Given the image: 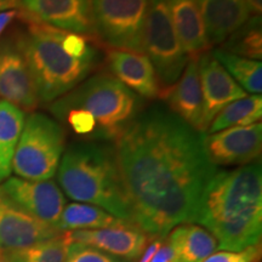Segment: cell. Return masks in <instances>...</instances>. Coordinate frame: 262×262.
I'll return each mask as SVG.
<instances>
[{
  "instance_id": "d6986e66",
  "label": "cell",
  "mask_w": 262,
  "mask_h": 262,
  "mask_svg": "<svg viewBox=\"0 0 262 262\" xmlns=\"http://www.w3.org/2000/svg\"><path fill=\"white\" fill-rule=\"evenodd\" d=\"M170 17L183 50L189 58H198L209 51L204 22L196 0H166Z\"/></svg>"
},
{
  "instance_id": "5bb4252c",
  "label": "cell",
  "mask_w": 262,
  "mask_h": 262,
  "mask_svg": "<svg viewBox=\"0 0 262 262\" xmlns=\"http://www.w3.org/2000/svg\"><path fill=\"white\" fill-rule=\"evenodd\" d=\"M72 242L86 244L125 262L139 260L152 239L135 224L125 222L114 227L68 232Z\"/></svg>"
},
{
  "instance_id": "f546056e",
  "label": "cell",
  "mask_w": 262,
  "mask_h": 262,
  "mask_svg": "<svg viewBox=\"0 0 262 262\" xmlns=\"http://www.w3.org/2000/svg\"><path fill=\"white\" fill-rule=\"evenodd\" d=\"M149 262H173L172 250L168 244V242H162L158 250L156 251V254L153 255V257L150 258Z\"/></svg>"
},
{
  "instance_id": "4dcf8cb0",
  "label": "cell",
  "mask_w": 262,
  "mask_h": 262,
  "mask_svg": "<svg viewBox=\"0 0 262 262\" xmlns=\"http://www.w3.org/2000/svg\"><path fill=\"white\" fill-rule=\"evenodd\" d=\"M19 16V11L17 10H6V11L0 12V37L4 33L6 28L9 27V25L14 21L15 18H17Z\"/></svg>"
},
{
  "instance_id": "4fadbf2b",
  "label": "cell",
  "mask_w": 262,
  "mask_h": 262,
  "mask_svg": "<svg viewBox=\"0 0 262 262\" xmlns=\"http://www.w3.org/2000/svg\"><path fill=\"white\" fill-rule=\"evenodd\" d=\"M198 64L203 100L199 131L204 134L222 108L235 100L245 97L247 93L212 56L211 51L203 54L198 58Z\"/></svg>"
},
{
  "instance_id": "d6a6232c",
  "label": "cell",
  "mask_w": 262,
  "mask_h": 262,
  "mask_svg": "<svg viewBox=\"0 0 262 262\" xmlns=\"http://www.w3.org/2000/svg\"><path fill=\"white\" fill-rule=\"evenodd\" d=\"M249 9L253 16H261L262 0H247Z\"/></svg>"
},
{
  "instance_id": "cb8c5ba5",
  "label": "cell",
  "mask_w": 262,
  "mask_h": 262,
  "mask_svg": "<svg viewBox=\"0 0 262 262\" xmlns=\"http://www.w3.org/2000/svg\"><path fill=\"white\" fill-rule=\"evenodd\" d=\"M71 243L68 232H62L28 247L4 251L3 255L9 262H64Z\"/></svg>"
},
{
  "instance_id": "f1b7e54d",
  "label": "cell",
  "mask_w": 262,
  "mask_h": 262,
  "mask_svg": "<svg viewBox=\"0 0 262 262\" xmlns=\"http://www.w3.org/2000/svg\"><path fill=\"white\" fill-rule=\"evenodd\" d=\"M12 157L14 152L0 148V182L10 178L12 171Z\"/></svg>"
},
{
  "instance_id": "8992f818",
  "label": "cell",
  "mask_w": 262,
  "mask_h": 262,
  "mask_svg": "<svg viewBox=\"0 0 262 262\" xmlns=\"http://www.w3.org/2000/svg\"><path fill=\"white\" fill-rule=\"evenodd\" d=\"M64 149V131L47 114L32 113L15 147L12 171L17 178L45 181L56 175Z\"/></svg>"
},
{
  "instance_id": "484cf974",
  "label": "cell",
  "mask_w": 262,
  "mask_h": 262,
  "mask_svg": "<svg viewBox=\"0 0 262 262\" xmlns=\"http://www.w3.org/2000/svg\"><path fill=\"white\" fill-rule=\"evenodd\" d=\"M24 125V111L6 101H0V148L15 152Z\"/></svg>"
},
{
  "instance_id": "83f0119b",
  "label": "cell",
  "mask_w": 262,
  "mask_h": 262,
  "mask_svg": "<svg viewBox=\"0 0 262 262\" xmlns=\"http://www.w3.org/2000/svg\"><path fill=\"white\" fill-rule=\"evenodd\" d=\"M261 243L241 251H215L203 262H260Z\"/></svg>"
},
{
  "instance_id": "7402d4cb",
  "label": "cell",
  "mask_w": 262,
  "mask_h": 262,
  "mask_svg": "<svg viewBox=\"0 0 262 262\" xmlns=\"http://www.w3.org/2000/svg\"><path fill=\"white\" fill-rule=\"evenodd\" d=\"M262 117L261 95H253L239 98L225 106L214 118L206 133L214 134L217 131L233 126H248L260 123Z\"/></svg>"
},
{
  "instance_id": "4316f807",
  "label": "cell",
  "mask_w": 262,
  "mask_h": 262,
  "mask_svg": "<svg viewBox=\"0 0 262 262\" xmlns=\"http://www.w3.org/2000/svg\"><path fill=\"white\" fill-rule=\"evenodd\" d=\"M64 262H125L90 245L72 242Z\"/></svg>"
},
{
  "instance_id": "52a82bcc",
  "label": "cell",
  "mask_w": 262,
  "mask_h": 262,
  "mask_svg": "<svg viewBox=\"0 0 262 262\" xmlns=\"http://www.w3.org/2000/svg\"><path fill=\"white\" fill-rule=\"evenodd\" d=\"M145 54L156 71L163 98L181 77L189 60L173 28L168 2L149 0L145 26Z\"/></svg>"
},
{
  "instance_id": "1f68e13d",
  "label": "cell",
  "mask_w": 262,
  "mask_h": 262,
  "mask_svg": "<svg viewBox=\"0 0 262 262\" xmlns=\"http://www.w3.org/2000/svg\"><path fill=\"white\" fill-rule=\"evenodd\" d=\"M21 9V0H0V12Z\"/></svg>"
},
{
  "instance_id": "e575fe53",
  "label": "cell",
  "mask_w": 262,
  "mask_h": 262,
  "mask_svg": "<svg viewBox=\"0 0 262 262\" xmlns=\"http://www.w3.org/2000/svg\"><path fill=\"white\" fill-rule=\"evenodd\" d=\"M3 256V250H2V249H0V257H2Z\"/></svg>"
},
{
  "instance_id": "2e32d148",
  "label": "cell",
  "mask_w": 262,
  "mask_h": 262,
  "mask_svg": "<svg viewBox=\"0 0 262 262\" xmlns=\"http://www.w3.org/2000/svg\"><path fill=\"white\" fill-rule=\"evenodd\" d=\"M106 64L112 77L125 85L137 96L149 100L159 97L160 86L156 71L146 54L108 49Z\"/></svg>"
},
{
  "instance_id": "ac0fdd59",
  "label": "cell",
  "mask_w": 262,
  "mask_h": 262,
  "mask_svg": "<svg viewBox=\"0 0 262 262\" xmlns=\"http://www.w3.org/2000/svg\"><path fill=\"white\" fill-rule=\"evenodd\" d=\"M198 58H189L181 77L163 97L170 112L196 131L201 129L203 108Z\"/></svg>"
},
{
  "instance_id": "7a4b0ae2",
  "label": "cell",
  "mask_w": 262,
  "mask_h": 262,
  "mask_svg": "<svg viewBox=\"0 0 262 262\" xmlns=\"http://www.w3.org/2000/svg\"><path fill=\"white\" fill-rule=\"evenodd\" d=\"M194 224L214 235L219 250L241 251L261 243V163L216 171L203 192Z\"/></svg>"
},
{
  "instance_id": "603a6c76",
  "label": "cell",
  "mask_w": 262,
  "mask_h": 262,
  "mask_svg": "<svg viewBox=\"0 0 262 262\" xmlns=\"http://www.w3.org/2000/svg\"><path fill=\"white\" fill-rule=\"evenodd\" d=\"M212 56L245 93L260 95L262 91V63L232 54L224 49H215Z\"/></svg>"
},
{
  "instance_id": "277c9868",
  "label": "cell",
  "mask_w": 262,
  "mask_h": 262,
  "mask_svg": "<svg viewBox=\"0 0 262 262\" xmlns=\"http://www.w3.org/2000/svg\"><path fill=\"white\" fill-rule=\"evenodd\" d=\"M26 29L17 37L22 54L31 72L39 102L50 103L64 96L86 79L98 63L97 56L75 58L62 48L63 32L21 10Z\"/></svg>"
},
{
  "instance_id": "8fae6325",
  "label": "cell",
  "mask_w": 262,
  "mask_h": 262,
  "mask_svg": "<svg viewBox=\"0 0 262 262\" xmlns=\"http://www.w3.org/2000/svg\"><path fill=\"white\" fill-rule=\"evenodd\" d=\"M21 10L41 24L97 41L91 0H21Z\"/></svg>"
},
{
  "instance_id": "9c48e42d",
  "label": "cell",
  "mask_w": 262,
  "mask_h": 262,
  "mask_svg": "<svg viewBox=\"0 0 262 262\" xmlns=\"http://www.w3.org/2000/svg\"><path fill=\"white\" fill-rule=\"evenodd\" d=\"M203 147L214 166H243L257 162L262 150V124L233 126L203 136Z\"/></svg>"
},
{
  "instance_id": "30bf717a",
  "label": "cell",
  "mask_w": 262,
  "mask_h": 262,
  "mask_svg": "<svg viewBox=\"0 0 262 262\" xmlns=\"http://www.w3.org/2000/svg\"><path fill=\"white\" fill-rule=\"evenodd\" d=\"M0 189L27 214L57 228L66 206V198L56 183L50 180L32 181L16 176L6 179Z\"/></svg>"
},
{
  "instance_id": "e0dca14e",
  "label": "cell",
  "mask_w": 262,
  "mask_h": 262,
  "mask_svg": "<svg viewBox=\"0 0 262 262\" xmlns=\"http://www.w3.org/2000/svg\"><path fill=\"white\" fill-rule=\"evenodd\" d=\"M210 47L222 44L251 17L247 0H196Z\"/></svg>"
},
{
  "instance_id": "6da1fadb",
  "label": "cell",
  "mask_w": 262,
  "mask_h": 262,
  "mask_svg": "<svg viewBox=\"0 0 262 262\" xmlns=\"http://www.w3.org/2000/svg\"><path fill=\"white\" fill-rule=\"evenodd\" d=\"M203 136L168 108L140 112L114 141L134 224L153 238L194 224L203 192L217 171Z\"/></svg>"
},
{
  "instance_id": "5b68a950",
  "label": "cell",
  "mask_w": 262,
  "mask_h": 262,
  "mask_svg": "<svg viewBox=\"0 0 262 262\" xmlns=\"http://www.w3.org/2000/svg\"><path fill=\"white\" fill-rule=\"evenodd\" d=\"M140 97L112 75L96 74L57 98L52 114L71 108L89 113L96 123L93 141H116L139 116Z\"/></svg>"
},
{
  "instance_id": "ffe728a7",
  "label": "cell",
  "mask_w": 262,
  "mask_h": 262,
  "mask_svg": "<svg viewBox=\"0 0 262 262\" xmlns=\"http://www.w3.org/2000/svg\"><path fill=\"white\" fill-rule=\"evenodd\" d=\"M173 262H203L217 250V241L201 225L182 224L173 227L166 239Z\"/></svg>"
},
{
  "instance_id": "3957f363",
  "label": "cell",
  "mask_w": 262,
  "mask_h": 262,
  "mask_svg": "<svg viewBox=\"0 0 262 262\" xmlns=\"http://www.w3.org/2000/svg\"><path fill=\"white\" fill-rule=\"evenodd\" d=\"M56 173L61 191L68 198L96 205L134 224L113 146L90 140L72 143L62 156Z\"/></svg>"
},
{
  "instance_id": "44dd1931",
  "label": "cell",
  "mask_w": 262,
  "mask_h": 262,
  "mask_svg": "<svg viewBox=\"0 0 262 262\" xmlns=\"http://www.w3.org/2000/svg\"><path fill=\"white\" fill-rule=\"evenodd\" d=\"M125 222L96 205L71 203L63 208L57 228L61 232L86 231L114 227Z\"/></svg>"
},
{
  "instance_id": "836d02e7",
  "label": "cell",
  "mask_w": 262,
  "mask_h": 262,
  "mask_svg": "<svg viewBox=\"0 0 262 262\" xmlns=\"http://www.w3.org/2000/svg\"><path fill=\"white\" fill-rule=\"evenodd\" d=\"M0 262H9L8 260H6V258L4 257V255H3L2 257H0Z\"/></svg>"
},
{
  "instance_id": "d4e9b609",
  "label": "cell",
  "mask_w": 262,
  "mask_h": 262,
  "mask_svg": "<svg viewBox=\"0 0 262 262\" xmlns=\"http://www.w3.org/2000/svg\"><path fill=\"white\" fill-rule=\"evenodd\" d=\"M221 49L238 56L260 61L262 58L261 16H251L222 42Z\"/></svg>"
},
{
  "instance_id": "9a60e30c",
  "label": "cell",
  "mask_w": 262,
  "mask_h": 262,
  "mask_svg": "<svg viewBox=\"0 0 262 262\" xmlns=\"http://www.w3.org/2000/svg\"><path fill=\"white\" fill-rule=\"evenodd\" d=\"M62 233L57 228L37 220L10 201L0 189V249L17 250Z\"/></svg>"
},
{
  "instance_id": "7c38bea8",
  "label": "cell",
  "mask_w": 262,
  "mask_h": 262,
  "mask_svg": "<svg viewBox=\"0 0 262 262\" xmlns=\"http://www.w3.org/2000/svg\"><path fill=\"white\" fill-rule=\"evenodd\" d=\"M0 96L24 112H32L39 103L34 81L17 38L0 42Z\"/></svg>"
},
{
  "instance_id": "ba28073f",
  "label": "cell",
  "mask_w": 262,
  "mask_h": 262,
  "mask_svg": "<svg viewBox=\"0 0 262 262\" xmlns=\"http://www.w3.org/2000/svg\"><path fill=\"white\" fill-rule=\"evenodd\" d=\"M149 0H91L98 41L111 49L145 54V26Z\"/></svg>"
}]
</instances>
